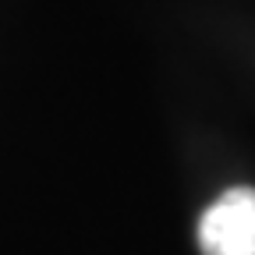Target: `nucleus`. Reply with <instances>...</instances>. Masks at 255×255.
<instances>
[{
	"instance_id": "1",
	"label": "nucleus",
	"mask_w": 255,
	"mask_h": 255,
	"mask_svg": "<svg viewBox=\"0 0 255 255\" xmlns=\"http://www.w3.org/2000/svg\"><path fill=\"white\" fill-rule=\"evenodd\" d=\"M202 255H255V188H231L199 220Z\"/></svg>"
}]
</instances>
